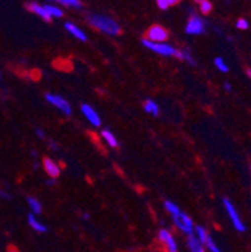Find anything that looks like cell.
I'll use <instances>...</instances> for the list:
<instances>
[{
    "mask_svg": "<svg viewBox=\"0 0 251 252\" xmlns=\"http://www.w3.org/2000/svg\"><path fill=\"white\" fill-rule=\"evenodd\" d=\"M88 23L98 31L108 34V35H118L121 33V27L116 20L103 14H89Z\"/></svg>",
    "mask_w": 251,
    "mask_h": 252,
    "instance_id": "6da1fadb",
    "label": "cell"
},
{
    "mask_svg": "<svg viewBox=\"0 0 251 252\" xmlns=\"http://www.w3.org/2000/svg\"><path fill=\"white\" fill-rule=\"evenodd\" d=\"M142 44H143L147 49L157 53V54H161V56L177 57V58H179V54H181V50H177L176 48L172 47L171 44H167V43H153L147 40V39H143V40H142Z\"/></svg>",
    "mask_w": 251,
    "mask_h": 252,
    "instance_id": "7a4b0ae2",
    "label": "cell"
},
{
    "mask_svg": "<svg viewBox=\"0 0 251 252\" xmlns=\"http://www.w3.org/2000/svg\"><path fill=\"white\" fill-rule=\"evenodd\" d=\"M172 219H174V223L176 224V227L179 230H181L187 236L193 235V232H195V224H193L192 220H191V217L188 215L183 214V212L179 211V214L172 216Z\"/></svg>",
    "mask_w": 251,
    "mask_h": 252,
    "instance_id": "3957f363",
    "label": "cell"
},
{
    "mask_svg": "<svg viewBox=\"0 0 251 252\" xmlns=\"http://www.w3.org/2000/svg\"><path fill=\"white\" fill-rule=\"evenodd\" d=\"M45 99H47L48 103L54 105L55 108H58L59 111L63 112L67 116H71V114H72V105H71V103H69L66 98L62 97V95L48 93V94H45Z\"/></svg>",
    "mask_w": 251,
    "mask_h": 252,
    "instance_id": "277c9868",
    "label": "cell"
},
{
    "mask_svg": "<svg viewBox=\"0 0 251 252\" xmlns=\"http://www.w3.org/2000/svg\"><path fill=\"white\" fill-rule=\"evenodd\" d=\"M224 207L226 208V212L229 215L230 220H231L234 227L239 231V232H244L246 230V226L244 224V222L241 221L240 216H239L238 211L235 208V206L232 205L231 201L229 198H224Z\"/></svg>",
    "mask_w": 251,
    "mask_h": 252,
    "instance_id": "5b68a950",
    "label": "cell"
},
{
    "mask_svg": "<svg viewBox=\"0 0 251 252\" xmlns=\"http://www.w3.org/2000/svg\"><path fill=\"white\" fill-rule=\"evenodd\" d=\"M205 22L202 18H200L199 15L192 13L188 19L187 24H186V33L187 34H192V35H197V34H202L205 33Z\"/></svg>",
    "mask_w": 251,
    "mask_h": 252,
    "instance_id": "8992f818",
    "label": "cell"
},
{
    "mask_svg": "<svg viewBox=\"0 0 251 252\" xmlns=\"http://www.w3.org/2000/svg\"><path fill=\"white\" fill-rule=\"evenodd\" d=\"M158 240H160L161 244L165 247L166 252H179V247H177V242L175 240L174 235L170 232L169 230L162 228V230L158 231Z\"/></svg>",
    "mask_w": 251,
    "mask_h": 252,
    "instance_id": "52a82bcc",
    "label": "cell"
},
{
    "mask_svg": "<svg viewBox=\"0 0 251 252\" xmlns=\"http://www.w3.org/2000/svg\"><path fill=\"white\" fill-rule=\"evenodd\" d=\"M169 36V33L161 25H152L147 32V40L153 43H165V40Z\"/></svg>",
    "mask_w": 251,
    "mask_h": 252,
    "instance_id": "ba28073f",
    "label": "cell"
},
{
    "mask_svg": "<svg viewBox=\"0 0 251 252\" xmlns=\"http://www.w3.org/2000/svg\"><path fill=\"white\" fill-rule=\"evenodd\" d=\"M80 111H82L83 116L86 117L87 121H88L92 126H94V127H100V126L102 125V119H101L100 114L97 113V111L92 107V105L82 104Z\"/></svg>",
    "mask_w": 251,
    "mask_h": 252,
    "instance_id": "9c48e42d",
    "label": "cell"
},
{
    "mask_svg": "<svg viewBox=\"0 0 251 252\" xmlns=\"http://www.w3.org/2000/svg\"><path fill=\"white\" fill-rule=\"evenodd\" d=\"M25 8H27L28 10H31L32 13H34V14L39 15V17H40L41 19H44L45 22H50V20H52V18L49 17V14H48L47 10H45L44 4H39L36 3V1H29V3L25 4Z\"/></svg>",
    "mask_w": 251,
    "mask_h": 252,
    "instance_id": "30bf717a",
    "label": "cell"
},
{
    "mask_svg": "<svg viewBox=\"0 0 251 252\" xmlns=\"http://www.w3.org/2000/svg\"><path fill=\"white\" fill-rule=\"evenodd\" d=\"M43 168L47 172V175L54 178V180L61 175V167H59V164L55 163L50 158H44L43 159Z\"/></svg>",
    "mask_w": 251,
    "mask_h": 252,
    "instance_id": "8fae6325",
    "label": "cell"
},
{
    "mask_svg": "<svg viewBox=\"0 0 251 252\" xmlns=\"http://www.w3.org/2000/svg\"><path fill=\"white\" fill-rule=\"evenodd\" d=\"M64 28H66V31L68 32L69 34H72L74 38L79 39V40H82V42H86L87 40L86 33H84V32H83L80 28H78L77 25L73 24V23L67 22L66 24H64Z\"/></svg>",
    "mask_w": 251,
    "mask_h": 252,
    "instance_id": "7c38bea8",
    "label": "cell"
},
{
    "mask_svg": "<svg viewBox=\"0 0 251 252\" xmlns=\"http://www.w3.org/2000/svg\"><path fill=\"white\" fill-rule=\"evenodd\" d=\"M187 247L191 252H205V245L199 241V238L195 235H191L187 237Z\"/></svg>",
    "mask_w": 251,
    "mask_h": 252,
    "instance_id": "4fadbf2b",
    "label": "cell"
},
{
    "mask_svg": "<svg viewBox=\"0 0 251 252\" xmlns=\"http://www.w3.org/2000/svg\"><path fill=\"white\" fill-rule=\"evenodd\" d=\"M28 223H29V226H31L34 231H36V232H45V231H47V226L40 223V222L36 220V215L33 214L28 215Z\"/></svg>",
    "mask_w": 251,
    "mask_h": 252,
    "instance_id": "5bb4252c",
    "label": "cell"
},
{
    "mask_svg": "<svg viewBox=\"0 0 251 252\" xmlns=\"http://www.w3.org/2000/svg\"><path fill=\"white\" fill-rule=\"evenodd\" d=\"M44 8L50 18H62L63 17V10L61 6L57 4H44Z\"/></svg>",
    "mask_w": 251,
    "mask_h": 252,
    "instance_id": "9a60e30c",
    "label": "cell"
},
{
    "mask_svg": "<svg viewBox=\"0 0 251 252\" xmlns=\"http://www.w3.org/2000/svg\"><path fill=\"white\" fill-rule=\"evenodd\" d=\"M143 108L147 113L152 114V116L157 117L158 113H160V107H158L157 103L152 99H147L143 104Z\"/></svg>",
    "mask_w": 251,
    "mask_h": 252,
    "instance_id": "2e32d148",
    "label": "cell"
},
{
    "mask_svg": "<svg viewBox=\"0 0 251 252\" xmlns=\"http://www.w3.org/2000/svg\"><path fill=\"white\" fill-rule=\"evenodd\" d=\"M101 134H102L103 139H105L106 143H107L109 147L114 148V147H117V146H118V141H117L116 136H114V134L112 133L109 129H103L102 133H101Z\"/></svg>",
    "mask_w": 251,
    "mask_h": 252,
    "instance_id": "e0dca14e",
    "label": "cell"
},
{
    "mask_svg": "<svg viewBox=\"0 0 251 252\" xmlns=\"http://www.w3.org/2000/svg\"><path fill=\"white\" fill-rule=\"evenodd\" d=\"M27 202L28 205H29V207H31V210L33 211V215H39L41 214V203L39 202L38 198H36V197L33 196H29L27 198Z\"/></svg>",
    "mask_w": 251,
    "mask_h": 252,
    "instance_id": "ac0fdd59",
    "label": "cell"
},
{
    "mask_svg": "<svg viewBox=\"0 0 251 252\" xmlns=\"http://www.w3.org/2000/svg\"><path fill=\"white\" fill-rule=\"evenodd\" d=\"M58 4L66 8H73V9H80L83 6L82 1L79 0H58Z\"/></svg>",
    "mask_w": 251,
    "mask_h": 252,
    "instance_id": "d6986e66",
    "label": "cell"
},
{
    "mask_svg": "<svg viewBox=\"0 0 251 252\" xmlns=\"http://www.w3.org/2000/svg\"><path fill=\"white\" fill-rule=\"evenodd\" d=\"M195 232H196V237L199 238V241L200 242H202V244L205 245V242H206V240H207V237H209V233H207V231H206V228H204L202 227V226H196V227H195Z\"/></svg>",
    "mask_w": 251,
    "mask_h": 252,
    "instance_id": "ffe728a7",
    "label": "cell"
},
{
    "mask_svg": "<svg viewBox=\"0 0 251 252\" xmlns=\"http://www.w3.org/2000/svg\"><path fill=\"white\" fill-rule=\"evenodd\" d=\"M214 64H215V67L217 68L220 72H224V73L229 72V65H227L226 62L221 58V57H217V58H215V61H214Z\"/></svg>",
    "mask_w": 251,
    "mask_h": 252,
    "instance_id": "44dd1931",
    "label": "cell"
},
{
    "mask_svg": "<svg viewBox=\"0 0 251 252\" xmlns=\"http://www.w3.org/2000/svg\"><path fill=\"white\" fill-rule=\"evenodd\" d=\"M179 59H182V61H186L190 65H196L197 62L195 61V58H193L192 56H191V53L188 52L187 49L186 50H181V54H179Z\"/></svg>",
    "mask_w": 251,
    "mask_h": 252,
    "instance_id": "7402d4cb",
    "label": "cell"
},
{
    "mask_svg": "<svg viewBox=\"0 0 251 252\" xmlns=\"http://www.w3.org/2000/svg\"><path fill=\"white\" fill-rule=\"evenodd\" d=\"M199 5L200 11H201L202 14H209L213 10V3L209 1V0H201V1H199Z\"/></svg>",
    "mask_w": 251,
    "mask_h": 252,
    "instance_id": "603a6c76",
    "label": "cell"
},
{
    "mask_svg": "<svg viewBox=\"0 0 251 252\" xmlns=\"http://www.w3.org/2000/svg\"><path fill=\"white\" fill-rule=\"evenodd\" d=\"M205 249L210 250L211 252H222L220 250V247L216 245V242L214 241L213 238H211V236H209V237H207L206 242H205Z\"/></svg>",
    "mask_w": 251,
    "mask_h": 252,
    "instance_id": "cb8c5ba5",
    "label": "cell"
},
{
    "mask_svg": "<svg viewBox=\"0 0 251 252\" xmlns=\"http://www.w3.org/2000/svg\"><path fill=\"white\" fill-rule=\"evenodd\" d=\"M165 208L167 210V212H169V214L172 215V216H174V215H176V214H179V206H177L176 203L172 202V201H166Z\"/></svg>",
    "mask_w": 251,
    "mask_h": 252,
    "instance_id": "d4e9b609",
    "label": "cell"
},
{
    "mask_svg": "<svg viewBox=\"0 0 251 252\" xmlns=\"http://www.w3.org/2000/svg\"><path fill=\"white\" fill-rule=\"evenodd\" d=\"M177 0H157V6L162 10H166V9H169L170 6L176 5Z\"/></svg>",
    "mask_w": 251,
    "mask_h": 252,
    "instance_id": "484cf974",
    "label": "cell"
},
{
    "mask_svg": "<svg viewBox=\"0 0 251 252\" xmlns=\"http://www.w3.org/2000/svg\"><path fill=\"white\" fill-rule=\"evenodd\" d=\"M236 28L240 29V31H245V29L249 28V22L245 18H240V19L236 22Z\"/></svg>",
    "mask_w": 251,
    "mask_h": 252,
    "instance_id": "4316f807",
    "label": "cell"
},
{
    "mask_svg": "<svg viewBox=\"0 0 251 252\" xmlns=\"http://www.w3.org/2000/svg\"><path fill=\"white\" fill-rule=\"evenodd\" d=\"M0 197H1V198H3V200H10L11 194L9 193L8 191H5V189H0Z\"/></svg>",
    "mask_w": 251,
    "mask_h": 252,
    "instance_id": "83f0119b",
    "label": "cell"
},
{
    "mask_svg": "<svg viewBox=\"0 0 251 252\" xmlns=\"http://www.w3.org/2000/svg\"><path fill=\"white\" fill-rule=\"evenodd\" d=\"M36 136H38V138H40V139H44L45 138V133H44V132H43V130L40 129V128H36Z\"/></svg>",
    "mask_w": 251,
    "mask_h": 252,
    "instance_id": "f1b7e54d",
    "label": "cell"
},
{
    "mask_svg": "<svg viewBox=\"0 0 251 252\" xmlns=\"http://www.w3.org/2000/svg\"><path fill=\"white\" fill-rule=\"evenodd\" d=\"M224 87H225V89H226L227 92H231V84H230V82H225L224 83Z\"/></svg>",
    "mask_w": 251,
    "mask_h": 252,
    "instance_id": "f546056e",
    "label": "cell"
},
{
    "mask_svg": "<svg viewBox=\"0 0 251 252\" xmlns=\"http://www.w3.org/2000/svg\"><path fill=\"white\" fill-rule=\"evenodd\" d=\"M50 147H52V150H58V148H57V147H58V144H57V143H54V142H50Z\"/></svg>",
    "mask_w": 251,
    "mask_h": 252,
    "instance_id": "4dcf8cb0",
    "label": "cell"
},
{
    "mask_svg": "<svg viewBox=\"0 0 251 252\" xmlns=\"http://www.w3.org/2000/svg\"><path fill=\"white\" fill-rule=\"evenodd\" d=\"M54 183H55V180H54V178H52V180H50V181H48L47 185L48 186H52V185H54Z\"/></svg>",
    "mask_w": 251,
    "mask_h": 252,
    "instance_id": "1f68e13d",
    "label": "cell"
},
{
    "mask_svg": "<svg viewBox=\"0 0 251 252\" xmlns=\"http://www.w3.org/2000/svg\"><path fill=\"white\" fill-rule=\"evenodd\" d=\"M246 75L251 79V69H246Z\"/></svg>",
    "mask_w": 251,
    "mask_h": 252,
    "instance_id": "d6a6232c",
    "label": "cell"
},
{
    "mask_svg": "<svg viewBox=\"0 0 251 252\" xmlns=\"http://www.w3.org/2000/svg\"><path fill=\"white\" fill-rule=\"evenodd\" d=\"M83 217H84V219H86V220H88L89 214H84V215H83Z\"/></svg>",
    "mask_w": 251,
    "mask_h": 252,
    "instance_id": "836d02e7",
    "label": "cell"
},
{
    "mask_svg": "<svg viewBox=\"0 0 251 252\" xmlns=\"http://www.w3.org/2000/svg\"><path fill=\"white\" fill-rule=\"evenodd\" d=\"M250 169H251V166H250Z\"/></svg>",
    "mask_w": 251,
    "mask_h": 252,
    "instance_id": "e575fe53",
    "label": "cell"
}]
</instances>
